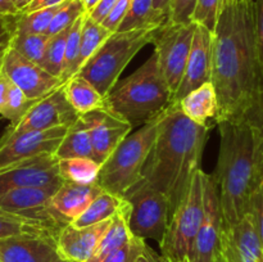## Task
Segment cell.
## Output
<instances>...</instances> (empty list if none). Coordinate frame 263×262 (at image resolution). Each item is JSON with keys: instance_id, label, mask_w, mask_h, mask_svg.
<instances>
[{"instance_id": "cell-1", "label": "cell", "mask_w": 263, "mask_h": 262, "mask_svg": "<svg viewBox=\"0 0 263 262\" xmlns=\"http://www.w3.org/2000/svg\"><path fill=\"white\" fill-rule=\"evenodd\" d=\"M213 35L212 84L218 99L216 125L251 107L263 94L254 0L221 4Z\"/></svg>"}, {"instance_id": "cell-2", "label": "cell", "mask_w": 263, "mask_h": 262, "mask_svg": "<svg viewBox=\"0 0 263 262\" xmlns=\"http://www.w3.org/2000/svg\"><path fill=\"white\" fill-rule=\"evenodd\" d=\"M220 134L217 166L212 174L218 190L222 229L249 212L263 185V94L240 115L216 125Z\"/></svg>"}, {"instance_id": "cell-3", "label": "cell", "mask_w": 263, "mask_h": 262, "mask_svg": "<svg viewBox=\"0 0 263 262\" xmlns=\"http://www.w3.org/2000/svg\"><path fill=\"white\" fill-rule=\"evenodd\" d=\"M210 130L185 117L174 103L164 109L138 184L158 190L167 198L170 217L184 198L195 172L202 169Z\"/></svg>"}, {"instance_id": "cell-4", "label": "cell", "mask_w": 263, "mask_h": 262, "mask_svg": "<svg viewBox=\"0 0 263 262\" xmlns=\"http://www.w3.org/2000/svg\"><path fill=\"white\" fill-rule=\"evenodd\" d=\"M171 103V91L153 53L143 66L110 90L104 107L134 128L158 117Z\"/></svg>"}, {"instance_id": "cell-5", "label": "cell", "mask_w": 263, "mask_h": 262, "mask_svg": "<svg viewBox=\"0 0 263 262\" xmlns=\"http://www.w3.org/2000/svg\"><path fill=\"white\" fill-rule=\"evenodd\" d=\"M163 112L140 126L138 131L128 134L103 162L97 180V184L103 190L123 198L134 185L138 184L141 170L156 141Z\"/></svg>"}, {"instance_id": "cell-6", "label": "cell", "mask_w": 263, "mask_h": 262, "mask_svg": "<svg viewBox=\"0 0 263 262\" xmlns=\"http://www.w3.org/2000/svg\"><path fill=\"white\" fill-rule=\"evenodd\" d=\"M157 28L110 33L97 53L81 67L79 74L94 85L100 94L107 97L134 57L144 46L152 44Z\"/></svg>"}, {"instance_id": "cell-7", "label": "cell", "mask_w": 263, "mask_h": 262, "mask_svg": "<svg viewBox=\"0 0 263 262\" xmlns=\"http://www.w3.org/2000/svg\"><path fill=\"white\" fill-rule=\"evenodd\" d=\"M205 179L207 174L202 169L195 172L184 198L170 217L167 230L159 243L161 254L167 262H182L189 256L204 215Z\"/></svg>"}, {"instance_id": "cell-8", "label": "cell", "mask_w": 263, "mask_h": 262, "mask_svg": "<svg viewBox=\"0 0 263 262\" xmlns=\"http://www.w3.org/2000/svg\"><path fill=\"white\" fill-rule=\"evenodd\" d=\"M195 23L164 22L154 31V54L157 55L159 68L163 73L172 99L184 76L185 66L192 48Z\"/></svg>"}, {"instance_id": "cell-9", "label": "cell", "mask_w": 263, "mask_h": 262, "mask_svg": "<svg viewBox=\"0 0 263 262\" xmlns=\"http://www.w3.org/2000/svg\"><path fill=\"white\" fill-rule=\"evenodd\" d=\"M130 205L127 217L131 235L161 243L170 221V204L161 192L136 184L123 197Z\"/></svg>"}, {"instance_id": "cell-10", "label": "cell", "mask_w": 263, "mask_h": 262, "mask_svg": "<svg viewBox=\"0 0 263 262\" xmlns=\"http://www.w3.org/2000/svg\"><path fill=\"white\" fill-rule=\"evenodd\" d=\"M79 117L80 115L67 99L63 85H61L50 94L36 100L17 123L8 126L2 136L8 138L27 131H43L58 126L69 127Z\"/></svg>"}, {"instance_id": "cell-11", "label": "cell", "mask_w": 263, "mask_h": 262, "mask_svg": "<svg viewBox=\"0 0 263 262\" xmlns=\"http://www.w3.org/2000/svg\"><path fill=\"white\" fill-rule=\"evenodd\" d=\"M55 190L45 188H18L0 193V208L14 215L37 221L58 234L68 222L51 205Z\"/></svg>"}, {"instance_id": "cell-12", "label": "cell", "mask_w": 263, "mask_h": 262, "mask_svg": "<svg viewBox=\"0 0 263 262\" xmlns=\"http://www.w3.org/2000/svg\"><path fill=\"white\" fill-rule=\"evenodd\" d=\"M62 182L55 154H41L0 169V193L18 188H45L57 192Z\"/></svg>"}, {"instance_id": "cell-13", "label": "cell", "mask_w": 263, "mask_h": 262, "mask_svg": "<svg viewBox=\"0 0 263 262\" xmlns=\"http://www.w3.org/2000/svg\"><path fill=\"white\" fill-rule=\"evenodd\" d=\"M222 235V215L217 185L212 175L207 174L204 194V215L197 231L187 261L213 262L221 244Z\"/></svg>"}, {"instance_id": "cell-14", "label": "cell", "mask_w": 263, "mask_h": 262, "mask_svg": "<svg viewBox=\"0 0 263 262\" xmlns=\"http://www.w3.org/2000/svg\"><path fill=\"white\" fill-rule=\"evenodd\" d=\"M2 69L30 100H39L58 89L64 82L46 72L40 64L21 55L13 48L5 53Z\"/></svg>"}, {"instance_id": "cell-15", "label": "cell", "mask_w": 263, "mask_h": 262, "mask_svg": "<svg viewBox=\"0 0 263 262\" xmlns=\"http://www.w3.org/2000/svg\"><path fill=\"white\" fill-rule=\"evenodd\" d=\"M66 126L43 131H27L0 138V169L41 154H54L66 135Z\"/></svg>"}, {"instance_id": "cell-16", "label": "cell", "mask_w": 263, "mask_h": 262, "mask_svg": "<svg viewBox=\"0 0 263 262\" xmlns=\"http://www.w3.org/2000/svg\"><path fill=\"white\" fill-rule=\"evenodd\" d=\"M213 35L207 27L195 23L192 48L185 66L180 86L174 95L172 103H177L184 95L205 82L212 81Z\"/></svg>"}, {"instance_id": "cell-17", "label": "cell", "mask_w": 263, "mask_h": 262, "mask_svg": "<svg viewBox=\"0 0 263 262\" xmlns=\"http://www.w3.org/2000/svg\"><path fill=\"white\" fill-rule=\"evenodd\" d=\"M91 138L98 162L103 163L115 152L118 144L133 131V126L105 107L80 116Z\"/></svg>"}, {"instance_id": "cell-18", "label": "cell", "mask_w": 263, "mask_h": 262, "mask_svg": "<svg viewBox=\"0 0 263 262\" xmlns=\"http://www.w3.org/2000/svg\"><path fill=\"white\" fill-rule=\"evenodd\" d=\"M55 235L23 233L0 238V262H55Z\"/></svg>"}, {"instance_id": "cell-19", "label": "cell", "mask_w": 263, "mask_h": 262, "mask_svg": "<svg viewBox=\"0 0 263 262\" xmlns=\"http://www.w3.org/2000/svg\"><path fill=\"white\" fill-rule=\"evenodd\" d=\"M221 249L230 262H263V246L251 213L222 229Z\"/></svg>"}, {"instance_id": "cell-20", "label": "cell", "mask_w": 263, "mask_h": 262, "mask_svg": "<svg viewBox=\"0 0 263 262\" xmlns=\"http://www.w3.org/2000/svg\"><path fill=\"white\" fill-rule=\"evenodd\" d=\"M110 221L112 218L82 228H76L72 223L64 226L55 239L59 258L67 262H87Z\"/></svg>"}, {"instance_id": "cell-21", "label": "cell", "mask_w": 263, "mask_h": 262, "mask_svg": "<svg viewBox=\"0 0 263 262\" xmlns=\"http://www.w3.org/2000/svg\"><path fill=\"white\" fill-rule=\"evenodd\" d=\"M102 192L103 189L98 184L84 185L63 181L51 197V205L66 222L71 223Z\"/></svg>"}, {"instance_id": "cell-22", "label": "cell", "mask_w": 263, "mask_h": 262, "mask_svg": "<svg viewBox=\"0 0 263 262\" xmlns=\"http://www.w3.org/2000/svg\"><path fill=\"white\" fill-rule=\"evenodd\" d=\"M177 105L182 115L194 123L212 128L218 115V99L212 81L200 85L181 98Z\"/></svg>"}, {"instance_id": "cell-23", "label": "cell", "mask_w": 263, "mask_h": 262, "mask_svg": "<svg viewBox=\"0 0 263 262\" xmlns=\"http://www.w3.org/2000/svg\"><path fill=\"white\" fill-rule=\"evenodd\" d=\"M128 211H130V205L126 200L123 207L112 217L110 225L103 234L94 253L87 259V262H102L105 257H108L116 249L122 247L133 236L127 225Z\"/></svg>"}, {"instance_id": "cell-24", "label": "cell", "mask_w": 263, "mask_h": 262, "mask_svg": "<svg viewBox=\"0 0 263 262\" xmlns=\"http://www.w3.org/2000/svg\"><path fill=\"white\" fill-rule=\"evenodd\" d=\"M64 92L69 104L80 116L90 110L104 107L105 97L81 74H74L63 84Z\"/></svg>"}, {"instance_id": "cell-25", "label": "cell", "mask_w": 263, "mask_h": 262, "mask_svg": "<svg viewBox=\"0 0 263 262\" xmlns=\"http://www.w3.org/2000/svg\"><path fill=\"white\" fill-rule=\"evenodd\" d=\"M54 154L58 159L91 158L98 161L89 131L80 117L73 125L67 128L66 135L63 136Z\"/></svg>"}, {"instance_id": "cell-26", "label": "cell", "mask_w": 263, "mask_h": 262, "mask_svg": "<svg viewBox=\"0 0 263 262\" xmlns=\"http://www.w3.org/2000/svg\"><path fill=\"white\" fill-rule=\"evenodd\" d=\"M168 18L156 10L153 0H133L117 31H134L157 28L167 22Z\"/></svg>"}, {"instance_id": "cell-27", "label": "cell", "mask_w": 263, "mask_h": 262, "mask_svg": "<svg viewBox=\"0 0 263 262\" xmlns=\"http://www.w3.org/2000/svg\"><path fill=\"white\" fill-rule=\"evenodd\" d=\"M126 203V199L117 197V195L103 190L91 203L89 207L76 218L72 221V225L76 228L90 226L94 223L103 222L110 220Z\"/></svg>"}, {"instance_id": "cell-28", "label": "cell", "mask_w": 263, "mask_h": 262, "mask_svg": "<svg viewBox=\"0 0 263 262\" xmlns=\"http://www.w3.org/2000/svg\"><path fill=\"white\" fill-rule=\"evenodd\" d=\"M102 163L91 158L58 159L59 176L63 181L73 184H97Z\"/></svg>"}, {"instance_id": "cell-29", "label": "cell", "mask_w": 263, "mask_h": 262, "mask_svg": "<svg viewBox=\"0 0 263 262\" xmlns=\"http://www.w3.org/2000/svg\"><path fill=\"white\" fill-rule=\"evenodd\" d=\"M109 30L104 27L102 23H98L89 17V14H85L84 23H82L81 30V40H80V53H79V71L81 67L94 55L98 49L105 43L110 36Z\"/></svg>"}, {"instance_id": "cell-30", "label": "cell", "mask_w": 263, "mask_h": 262, "mask_svg": "<svg viewBox=\"0 0 263 262\" xmlns=\"http://www.w3.org/2000/svg\"><path fill=\"white\" fill-rule=\"evenodd\" d=\"M49 36L46 33H14L10 48L35 63H43Z\"/></svg>"}, {"instance_id": "cell-31", "label": "cell", "mask_w": 263, "mask_h": 262, "mask_svg": "<svg viewBox=\"0 0 263 262\" xmlns=\"http://www.w3.org/2000/svg\"><path fill=\"white\" fill-rule=\"evenodd\" d=\"M62 4L44 8L35 12L18 13L15 17L14 33H46L54 14Z\"/></svg>"}, {"instance_id": "cell-32", "label": "cell", "mask_w": 263, "mask_h": 262, "mask_svg": "<svg viewBox=\"0 0 263 262\" xmlns=\"http://www.w3.org/2000/svg\"><path fill=\"white\" fill-rule=\"evenodd\" d=\"M23 233H48L51 235H58L37 221L14 215L0 208V238Z\"/></svg>"}, {"instance_id": "cell-33", "label": "cell", "mask_w": 263, "mask_h": 262, "mask_svg": "<svg viewBox=\"0 0 263 262\" xmlns=\"http://www.w3.org/2000/svg\"><path fill=\"white\" fill-rule=\"evenodd\" d=\"M68 30L61 31L53 36H49L48 45L45 49V55H44L41 67L49 72L53 76L62 80L64 67V55H66V43Z\"/></svg>"}, {"instance_id": "cell-34", "label": "cell", "mask_w": 263, "mask_h": 262, "mask_svg": "<svg viewBox=\"0 0 263 262\" xmlns=\"http://www.w3.org/2000/svg\"><path fill=\"white\" fill-rule=\"evenodd\" d=\"M86 13L79 17L76 22L69 27L66 43V55H64V67L62 73V81L66 82L76 73H79V53L80 40H81V30L84 18Z\"/></svg>"}, {"instance_id": "cell-35", "label": "cell", "mask_w": 263, "mask_h": 262, "mask_svg": "<svg viewBox=\"0 0 263 262\" xmlns=\"http://www.w3.org/2000/svg\"><path fill=\"white\" fill-rule=\"evenodd\" d=\"M84 13H86V9L82 0H66L54 14L50 26L46 31V35L53 36L61 31L67 30Z\"/></svg>"}, {"instance_id": "cell-36", "label": "cell", "mask_w": 263, "mask_h": 262, "mask_svg": "<svg viewBox=\"0 0 263 262\" xmlns=\"http://www.w3.org/2000/svg\"><path fill=\"white\" fill-rule=\"evenodd\" d=\"M36 100H30L25 95V92L10 81L9 91H8L7 103L3 109L2 116L10 121V125L17 123V121L26 113V110L35 103Z\"/></svg>"}, {"instance_id": "cell-37", "label": "cell", "mask_w": 263, "mask_h": 262, "mask_svg": "<svg viewBox=\"0 0 263 262\" xmlns=\"http://www.w3.org/2000/svg\"><path fill=\"white\" fill-rule=\"evenodd\" d=\"M221 2L222 0H197V5H195V10L192 18L193 22L213 31L216 21H217Z\"/></svg>"}, {"instance_id": "cell-38", "label": "cell", "mask_w": 263, "mask_h": 262, "mask_svg": "<svg viewBox=\"0 0 263 262\" xmlns=\"http://www.w3.org/2000/svg\"><path fill=\"white\" fill-rule=\"evenodd\" d=\"M144 246H145V240L131 236L122 247L116 249L102 262H135L136 257L139 256Z\"/></svg>"}, {"instance_id": "cell-39", "label": "cell", "mask_w": 263, "mask_h": 262, "mask_svg": "<svg viewBox=\"0 0 263 262\" xmlns=\"http://www.w3.org/2000/svg\"><path fill=\"white\" fill-rule=\"evenodd\" d=\"M197 0H172L170 5L168 21L172 23L193 22V13L195 10Z\"/></svg>"}, {"instance_id": "cell-40", "label": "cell", "mask_w": 263, "mask_h": 262, "mask_svg": "<svg viewBox=\"0 0 263 262\" xmlns=\"http://www.w3.org/2000/svg\"><path fill=\"white\" fill-rule=\"evenodd\" d=\"M133 0H118L116 3L115 7L112 8L109 13L107 14V17L102 21V25L104 26L107 30H109L110 32H116L118 28V26L121 25V22L123 21L125 15L127 14L128 9H130V5Z\"/></svg>"}, {"instance_id": "cell-41", "label": "cell", "mask_w": 263, "mask_h": 262, "mask_svg": "<svg viewBox=\"0 0 263 262\" xmlns=\"http://www.w3.org/2000/svg\"><path fill=\"white\" fill-rule=\"evenodd\" d=\"M15 17L17 15H8V17L0 15V63L12 44L15 30Z\"/></svg>"}, {"instance_id": "cell-42", "label": "cell", "mask_w": 263, "mask_h": 262, "mask_svg": "<svg viewBox=\"0 0 263 262\" xmlns=\"http://www.w3.org/2000/svg\"><path fill=\"white\" fill-rule=\"evenodd\" d=\"M252 215V218L256 225L257 233H258L259 238H261L262 246H263V185L253 195L251 202V208L249 212Z\"/></svg>"}, {"instance_id": "cell-43", "label": "cell", "mask_w": 263, "mask_h": 262, "mask_svg": "<svg viewBox=\"0 0 263 262\" xmlns=\"http://www.w3.org/2000/svg\"><path fill=\"white\" fill-rule=\"evenodd\" d=\"M254 12H256L257 48H258L259 66H261L263 79V0H254Z\"/></svg>"}, {"instance_id": "cell-44", "label": "cell", "mask_w": 263, "mask_h": 262, "mask_svg": "<svg viewBox=\"0 0 263 262\" xmlns=\"http://www.w3.org/2000/svg\"><path fill=\"white\" fill-rule=\"evenodd\" d=\"M117 2L118 0H99V3L90 12H87V14L92 21L102 23V21L107 17V14L112 10Z\"/></svg>"}, {"instance_id": "cell-45", "label": "cell", "mask_w": 263, "mask_h": 262, "mask_svg": "<svg viewBox=\"0 0 263 262\" xmlns=\"http://www.w3.org/2000/svg\"><path fill=\"white\" fill-rule=\"evenodd\" d=\"M135 262H167L162 254L157 253L153 248L148 246L145 243V246L143 247L141 252L139 253V256L136 257Z\"/></svg>"}, {"instance_id": "cell-46", "label": "cell", "mask_w": 263, "mask_h": 262, "mask_svg": "<svg viewBox=\"0 0 263 262\" xmlns=\"http://www.w3.org/2000/svg\"><path fill=\"white\" fill-rule=\"evenodd\" d=\"M64 2H66V0H32V3H31L28 7H26L21 13H30L39 9H44V8L55 7V5L62 4V3Z\"/></svg>"}, {"instance_id": "cell-47", "label": "cell", "mask_w": 263, "mask_h": 262, "mask_svg": "<svg viewBox=\"0 0 263 262\" xmlns=\"http://www.w3.org/2000/svg\"><path fill=\"white\" fill-rule=\"evenodd\" d=\"M9 84L10 80L8 79L7 74L4 73L2 68H0V115H2L3 109L5 107L8 98V91H9Z\"/></svg>"}, {"instance_id": "cell-48", "label": "cell", "mask_w": 263, "mask_h": 262, "mask_svg": "<svg viewBox=\"0 0 263 262\" xmlns=\"http://www.w3.org/2000/svg\"><path fill=\"white\" fill-rule=\"evenodd\" d=\"M18 10L15 9L12 0H0V15L8 17V15H17Z\"/></svg>"}, {"instance_id": "cell-49", "label": "cell", "mask_w": 263, "mask_h": 262, "mask_svg": "<svg viewBox=\"0 0 263 262\" xmlns=\"http://www.w3.org/2000/svg\"><path fill=\"white\" fill-rule=\"evenodd\" d=\"M171 3L172 0H153V5L156 8V10H158L159 13L166 15L167 18H168L170 5H171Z\"/></svg>"}, {"instance_id": "cell-50", "label": "cell", "mask_w": 263, "mask_h": 262, "mask_svg": "<svg viewBox=\"0 0 263 262\" xmlns=\"http://www.w3.org/2000/svg\"><path fill=\"white\" fill-rule=\"evenodd\" d=\"M12 3L14 4L15 9L21 13L26 7H28L32 3V0H12Z\"/></svg>"}, {"instance_id": "cell-51", "label": "cell", "mask_w": 263, "mask_h": 262, "mask_svg": "<svg viewBox=\"0 0 263 262\" xmlns=\"http://www.w3.org/2000/svg\"><path fill=\"white\" fill-rule=\"evenodd\" d=\"M213 262H229V259L226 258L225 253H223V252H222L221 247H220V249H218V252H217V254H216V257H215V259H213Z\"/></svg>"}, {"instance_id": "cell-52", "label": "cell", "mask_w": 263, "mask_h": 262, "mask_svg": "<svg viewBox=\"0 0 263 262\" xmlns=\"http://www.w3.org/2000/svg\"><path fill=\"white\" fill-rule=\"evenodd\" d=\"M82 2H84L85 4V9H86V12H90V10H91L98 3H99V0H82Z\"/></svg>"}, {"instance_id": "cell-53", "label": "cell", "mask_w": 263, "mask_h": 262, "mask_svg": "<svg viewBox=\"0 0 263 262\" xmlns=\"http://www.w3.org/2000/svg\"><path fill=\"white\" fill-rule=\"evenodd\" d=\"M233 2H236V0H222L221 4H226V3H233Z\"/></svg>"}, {"instance_id": "cell-54", "label": "cell", "mask_w": 263, "mask_h": 262, "mask_svg": "<svg viewBox=\"0 0 263 262\" xmlns=\"http://www.w3.org/2000/svg\"><path fill=\"white\" fill-rule=\"evenodd\" d=\"M55 262H67V261H64V259H62V258H58Z\"/></svg>"}, {"instance_id": "cell-55", "label": "cell", "mask_w": 263, "mask_h": 262, "mask_svg": "<svg viewBox=\"0 0 263 262\" xmlns=\"http://www.w3.org/2000/svg\"><path fill=\"white\" fill-rule=\"evenodd\" d=\"M182 262H189V261H187V258H186V259H184V261H182Z\"/></svg>"}, {"instance_id": "cell-56", "label": "cell", "mask_w": 263, "mask_h": 262, "mask_svg": "<svg viewBox=\"0 0 263 262\" xmlns=\"http://www.w3.org/2000/svg\"><path fill=\"white\" fill-rule=\"evenodd\" d=\"M0 68H2V63H0Z\"/></svg>"}, {"instance_id": "cell-57", "label": "cell", "mask_w": 263, "mask_h": 262, "mask_svg": "<svg viewBox=\"0 0 263 262\" xmlns=\"http://www.w3.org/2000/svg\"><path fill=\"white\" fill-rule=\"evenodd\" d=\"M229 262H230V261H229Z\"/></svg>"}]
</instances>
